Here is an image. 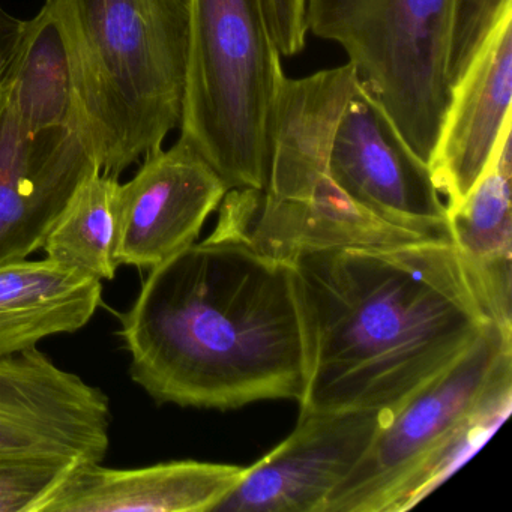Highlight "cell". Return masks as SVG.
Segmentation results:
<instances>
[{"instance_id": "1", "label": "cell", "mask_w": 512, "mask_h": 512, "mask_svg": "<svg viewBox=\"0 0 512 512\" xmlns=\"http://www.w3.org/2000/svg\"><path fill=\"white\" fill-rule=\"evenodd\" d=\"M292 265L310 338L302 413L389 412L499 325L451 239L317 251Z\"/></svg>"}, {"instance_id": "2", "label": "cell", "mask_w": 512, "mask_h": 512, "mask_svg": "<svg viewBox=\"0 0 512 512\" xmlns=\"http://www.w3.org/2000/svg\"><path fill=\"white\" fill-rule=\"evenodd\" d=\"M121 323L131 377L157 403L304 400L310 338L292 263L235 242L190 245L149 271Z\"/></svg>"}, {"instance_id": "3", "label": "cell", "mask_w": 512, "mask_h": 512, "mask_svg": "<svg viewBox=\"0 0 512 512\" xmlns=\"http://www.w3.org/2000/svg\"><path fill=\"white\" fill-rule=\"evenodd\" d=\"M73 61L86 134L118 178L179 128L188 0H49Z\"/></svg>"}, {"instance_id": "4", "label": "cell", "mask_w": 512, "mask_h": 512, "mask_svg": "<svg viewBox=\"0 0 512 512\" xmlns=\"http://www.w3.org/2000/svg\"><path fill=\"white\" fill-rule=\"evenodd\" d=\"M512 409V329L494 325L461 358L386 412L322 512H403L469 461Z\"/></svg>"}, {"instance_id": "5", "label": "cell", "mask_w": 512, "mask_h": 512, "mask_svg": "<svg viewBox=\"0 0 512 512\" xmlns=\"http://www.w3.org/2000/svg\"><path fill=\"white\" fill-rule=\"evenodd\" d=\"M188 10L179 140L229 190H265L272 121L286 76L262 0H188Z\"/></svg>"}, {"instance_id": "6", "label": "cell", "mask_w": 512, "mask_h": 512, "mask_svg": "<svg viewBox=\"0 0 512 512\" xmlns=\"http://www.w3.org/2000/svg\"><path fill=\"white\" fill-rule=\"evenodd\" d=\"M452 0H305L311 34L340 44L407 145L430 163L451 101Z\"/></svg>"}, {"instance_id": "7", "label": "cell", "mask_w": 512, "mask_h": 512, "mask_svg": "<svg viewBox=\"0 0 512 512\" xmlns=\"http://www.w3.org/2000/svg\"><path fill=\"white\" fill-rule=\"evenodd\" d=\"M326 175L374 217L428 238L451 239L448 209L430 166L407 145L361 80L335 125Z\"/></svg>"}, {"instance_id": "8", "label": "cell", "mask_w": 512, "mask_h": 512, "mask_svg": "<svg viewBox=\"0 0 512 512\" xmlns=\"http://www.w3.org/2000/svg\"><path fill=\"white\" fill-rule=\"evenodd\" d=\"M101 173L80 128H32L0 89V263L41 250L77 188Z\"/></svg>"}, {"instance_id": "9", "label": "cell", "mask_w": 512, "mask_h": 512, "mask_svg": "<svg viewBox=\"0 0 512 512\" xmlns=\"http://www.w3.org/2000/svg\"><path fill=\"white\" fill-rule=\"evenodd\" d=\"M110 424L109 397L37 347L0 358V455L101 463Z\"/></svg>"}, {"instance_id": "10", "label": "cell", "mask_w": 512, "mask_h": 512, "mask_svg": "<svg viewBox=\"0 0 512 512\" xmlns=\"http://www.w3.org/2000/svg\"><path fill=\"white\" fill-rule=\"evenodd\" d=\"M218 208L217 227L205 241L235 242L287 263L317 251L395 247L434 239L374 217L335 185L308 199H283L257 188H233Z\"/></svg>"}, {"instance_id": "11", "label": "cell", "mask_w": 512, "mask_h": 512, "mask_svg": "<svg viewBox=\"0 0 512 512\" xmlns=\"http://www.w3.org/2000/svg\"><path fill=\"white\" fill-rule=\"evenodd\" d=\"M385 410L302 413L298 427L215 506L224 512H322L385 421Z\"/></svg>"}, {"instance_id": "12", "label": "cell", "mask_w": 512, "mask_h": 512, "mask_svg": "<svg viewBox=\"0 0 512 512\" xmlns=\"http://www.w3.org/2000/svg\"><path fill=\"white\" fill-rule=\"evenodd\" d=\"M227 185L187 143L146 155L131 181L119 185V266L157 268L196 244Z\"/></svg>"}, {"instance_id": "13", "label": "cell", "mask_w": 512, "mask_h": 512, "mask_svg": "<svg viewBox=\"0 0 512 512\" xmlns=\"http://www.w3.org/2000/svg\"><path fill=\"white\" fill-rule=\"evenodd\" d=\"M512 10L497 23L451 92L430 172L446 209L460 205L487 169L511 122Z\"/></svg>"}, {"instance_id": "14", "label": "cell", "mask_w": 512, "mask_h": 512, "mask_svg": "<svg viewBox=\"0 0 512 512\" xmlns=\"http://www.w3.org/2000/svg\"><path fill=\"white\" fill-rule=\"evenodd\" d=\"M245 467L205 461H172L139 469L101 463L71 470L40 512L214 511L241 481Z\"/></svg>"}, {"instance_id": "15", "label": "cell", "mask_w": 512, "mask_h": 512, "mask_svg": "<svg viewBox=\"0 0 512 512\" xmlns=\"http://www.w3.org/2000/svg\"><path fill=\"white\" fill-rule=\"evenodd\" d=\"M101 298L103 281L55 260L0 263V358L80 331Z\"/></svg>"}, {"instance_id": "16", "label": "cell", "mask_w": 512, "mask_h": 512, "mask_svg": "<svg viewBox=\"0 0 512 512\" xmlns=\"http://www.w3.org/2000/svg\"><path fill=\"white\" fill-rule=\"evenodd\" d=\"M511 122L466 199L448 209L452 244L503 328L512 329Z\"/></svg>"}, {"instance_id": "17", "label": "cell", "mask_w": 512, "mask_h": 512, "mask_svg": "<svg viewBox=\"0 0 512 512\" xmlns=\"http://www.w3.org/2000/svg\"><path fill=\"white\" fill-rule=\"evenodd\" d=\"M0 89L29 127L86 133L67 37L49 0L0 59Z\"/></svg>"}, {"instance_id": "18", "label": "cell", "mask_w": 512, "mask_h": 512, "mask_svg": "<svg viewBox=\"0 0 512 512\" xmlns=\"http://www.w3.org/2000/svg\"><path fill=\"white\" fill-rule=\"evenodd\" d=\"M119 185L116 176L97 173L77 188L41 248L47 259L101 281L115 278Z\"/></svg>"}, {"instance_id": "19", "label": "cell", "mask_w": 512, "mask_h": 512, "mask_svg": "<svg viewBox=\"0 0 512 512\" xmlns=\"http://www.w3.org/2000/svg\"><path fill=\"white\" fill-rule=\"evenodd\" d=\"M80 463L44 455H0V512H40Z\"/></svg>"}, {"instance_id": "20", "label": "cell", "mask_w": 512, "mask_h": 512, "mask_svg": "<svg viewBox=\"0 0 512 512\" xmlns=\"http://www.w3.org/2000/svg\"><path fill=\"white\" fill-rule=\"evenodd\" d=\"M512 10V0H452L446 74L449 85L463 77L497 23Z\"/></svg>"}, {"instance_id": "21", "label": "cell", "mask_w": 512, "mask_h": 512, "mask_svg": "<svg viewBox=\"0 0 512 512\" xmlns=\"http://www.w3.org/2000/svg\"><path fill=\"white\" fill-rule=\"evenodd\" d=\"M269 31L281 55H298L307 41L305 0H262Z\"/></svg>"}, {"instance_id": "22", "label": "cell", "mask_w": 512, "mask_h": 512, "mask_svg": "<svg viewBox=\"0 0 512 512\" xmlns=\"http://www.w3.org/2000/svg\"><path fill=\"white\" fill-rule=\"evenodd\" d=\"M22 25V20L11 16L0 7V59H4L16 43Z\"/></svg>"}]
</instances>
